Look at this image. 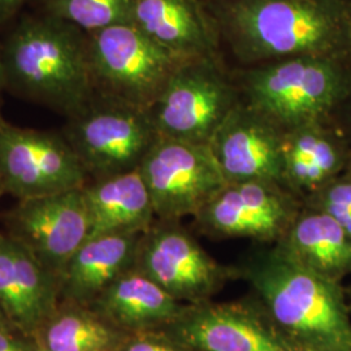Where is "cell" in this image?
<instances>
[{
    "instance_id": "obj_1",
    "label": "cell",
    "mask_w": 351,
    "mask_h": 351,
    "mask_svg": "<svg viewBox=\"0 0 351 351\" xmlns=\"http://www.w3.org/2000/svg\"><path fill=\"white\" fill-rule=\"evenodd\" d=\"M223 38L242 63L335 55L346 40L339 0H204Z\"/></svg>"
},
{
    "instance_id": "obj_2",
    "label": "cell",
    "mask_w": 351,
    "mask_h": 351,
    "mask_svg": "<svg viewBox=\"0 0 351 351\" xmlns=\"http://www.w3.org/2000/svg\"><path fill=\"white\" fill-rule=\"evenodd\" d=\"M274 326L294 351H351V320L339 282L290 259L280 249L247 268Z\"/></svg>"
},
{
    "instance_id": "obj_3",
    "label": "cell",
    "mask_w": 351,
    "mask_h": 351,
    "mask_svg": "<svg viewBox=\"0 0 351 351\" xmlns=\"http://www.w3.org/2000/svg\"><path fill=\"white\" fill-rule=\"evenodd\" d=\"M0 59L4 82L69 116L95 95L88 34L50 14L19 24Z\"/></svg>"
},
{
    "instance_id": "obj_4",
    "label": "cell",
    "mask_w": 351,
    "mask_h": 351,
    "mask_svg": "<svg viewBox=\"0 0 351 351\" xmlns=\"http://www.w3.org/2000/svg\"><path fill=\"white\" fill-rule=\"evenodd\" d=\"M249 106L282 130L320 123L349 88L335 55L297 56L255 65L242 75Z\"/></svg>"
},
{
    "instance_id": "obj_5",
    "label": "cell",
    "mask_w": 351,
    "mask_h": 351,
    "mask_svg": "<svg viewBox=\"0 0 351 351\" xmlns=\"http://www.w3.org/2000/svg\"><path fill=\"white\" fill-rule=\"evenodd\" d=\"M88 51L99 94L149 111L176 69L189 60L158 45L134 24L88 33Z\"/></svg>"
},
{
    "instance_id": "obj_6",
    "label": "cell",
    "mask_w": 351,
    "mask_h": 351,
    "mask_svg": "<svg viewBox=\"0 0 351 351\" xmlns=\"http://www.w3.org/2000/svg\"><path fill=\"white\" fill-rule=\"evenodd\" d=\"M159 138L149 110L94 95L73 116L65 139L94 180L139 168Z\"/></svg>"
},
{
    "instance_id": "obj_7",
    "label": "cell",
    "mask_w": 351,
    "mask_h": 351,
    "mask_svg": "<svg viewBox=\"0 0 351 351\" xmlns=\"http://www.w3.org/2000/svg\"><path fill=\"white\" fill-rule=\"evenodd\" d=\"M239 101L216 59H189L171 75L151 107L159 137L208 145Z\"/></svg>"
},
{
    "instance_id": "obj_8",
    "label": "cell",
    "mask_w": 351,
    "mask_h": 351,
    "mask_svg": "<svg viewBox=\"0 0 351 351\" xmlns=\"http://www.w3.org/2000/svg\"><path fill=\"white\" fill-rule=\"evenodd\" d=\"M139 172L162 221L197 216L228 184L208 145L164 137L152 145Z\"/></svg>"
},
{
    "instance_id": "obj_9",
    "label": "cell",
    "mask_w": 351,
    "mask_h": 351,
    "mask_svg": "<svg viewBox=\"0 0 351 351\" xmlns=\"http://www.w3.org/2000/svg\"><path fill=\"white\" fill-rule=\"evenodd\" d=\"M88 175L65 137L0 125V188L27 199L84 188Z\"/></svg>"
},
{
    "instance_id": "obj_10",
    "label": "cell",
    "mask_w": 351,
    "mask_h": 351,
    "mask_svg": "<svg viewBox=\"0 0 351 351\" xmlns=\"http://www.w3.org/2000/svg\"><path fill=\"white\" fill-rule=\"evenodd\" d=\"M10 236L62 278L75 251L88 239L84 188L20 199L8 215Z\"/></svg>"
},
{
    "instance_id": "obj_11",
    "label": "cell",
    "mask_w": 351,
    "mask_h": 351,
    "mask_svg": "<svg viewBox=\"0 0 351 351\" xmlns=\"http://www.w3.org/2000/svg\"><path fill=\"white\" fill-rule=\"evenodd\" d=\"M176 221L151 226L141 237L134 268L178 301L202 303L224 280L223 269Z\"/></svg>"
},
{
    "instance_id": "obj_12",
    "label": "cell",
    "mask_w": 351,
    "mask_h": 351,
    "mask_svg": "<svg viewBox=\"0 0 351 351\" xmlns=\"http://www.w3.org/2000/svg\"><path fill=\"white\" fill-rule=\"evenodd\" d=\"M287 188L268 181L228 182L197 215L207 230L226 237L280 239L297 216Z\"/></svg>"
},
{
    "instance_id": "obj_13",
    "label": "cell",
    "mask_w": 351,
    "mask_h": 351,
    "mask_svg": "<svg viewBox=\"0 0 351 351\" xmlns=\"http://www.w3.org/2000/svg\"><path fill=\"white\" fill-rule=\"evenodd\" d=\"M282 138L280 126L239 99L208 147L226 182L268 181L282 185Z\"/></svg>"
},
{
    "instance_id": "obj_14",
    "label": "cell",
    "mask_w": 351,
    "mask_h": 351,
    "mask_svg": "<svg viewBox=\"0 0 351 351\" xmlns=\"http://www.w3.org/2000/svg\"><path fill=\"white\" fill-rule=\"evenodd\" d=\"M60 298V278L23 243L0 233V310L10 326L37 339Z\"/></svg>"
},
{
    "instance_id": "obj_15",
    "label": "cell",
    "mask_w": 351,
    "mask_h": 351,
    "mask_svg": "<svg viewBox=\"0 0 351 351\" xmlns=\"http://www.w3.org/2000/svg\"><path fill=\"white\" fill-rule=\"evenodd\" d=\"M167 329L193 351H294L275 326L233 304H191Z\"/></svg>"
},
{
    "instance_id": "obj_16",
    "label": "cell",
    "mask_w": 351,
    "mask_h": 351,
    "mask_svg": "<svg viewBox=\"0 0 351 351\" xmlns=\"http://www.w3.org/2000/svg\"><path fill=\"white\" fill-rule=\"evenodd\" d=\"M132 24L182 59H216L220 36L204 0H137Z\"/></svg>"
},
{
    "instance_id": "obj_17",
    "label": "cell",
    "mask_w": 351,
    "mask_h": 351,
    "mask_svg": "<svg viewBox=\"0 0 351 351\" xmlns=\"http://www.w3.org/2000/svg\"><path fill=\"white\" fill-rule=\"evenodd\" d=\"M88 307L128 335L167 328L189 308L136 268L114 280Z\"/></svg>"
},
{
    "instance_id": "obj_18",
    "label": "cell",
    "mask_w": 351,
    "mask_h": 351,
    "mask_svg": "<svg viewBox=\"0 0 351 351\" xmlns=\"http://www.w3.org/2000/svg\"><path fill=\"white\" fill-rule=\"evenodd\" d=\"M143 233H112L88 237L75 251L60 278V297L90 306L114 280L136 265Z\"/></svg>"
},
{
    "instance_id": "obj_19",
    "label": "cell",
    "mask_w": 351,
    "mask_h": 351,
    "mask_svg": "<svg viewBox=\"0 0 351 351\" xmlns=\"http://www.w3.org/2000/svg\"><path fill=\"white\" fill-rule=\"evenodd\" d=\"M88 237L112 233H145L155 217L150 193L139 168L94 180L84 186Z\"/></svg>"
},
{
    "instance_id": "obj_20",
    "label": "cell",
    "mask_w": 351,
    "mask_h": 351,
    "mask_svg": "<svg viewBox=\"0 0 351 351\" xmlns=\"http://www.w3.org/2000/svg\"><path fill=\"white\" fill-rule=\"evenodd\" d=\"M277 249L326 280L351 274V237L339 223L316 208L297 213Z\"/></svg>"
},
{
    "instance_id": "obj_21",
    "label": "cell",
    "mask_w": 351,
    "mask_h": 351,
    "mask_svg": "<svg viewBox=\"0 0 351 351\" xmlns=\"http://www.w3.org/2000/svg\"><path fill=\"white\" fill-rule=\"evenodd\" d=\"M345 163L339 139L322 121L284 130L282 185L290 191L313 194L335 180Z\"/></svg>"
},
{
    "instance_id": "obj_22",
    "label": "cell",
    "mask_w": 351,
    "mask_h": 351,
    "mask_svg": "<svg viewBox=\"0 0 351 351\" xmlns=\"http://www.w3.org/2000/svg\"><path fill=\"white\" fill-rule=\"evenodd\" d=\"M128 337L88 306L66 302L37 339L51 351H117Z\"/></svg>"
},
{
    "instance_id": "obj_23",
    "label": "cell",
    "mask_w": 351,
    "mask_h": 351,
    "mask_svg": "<svg viewBox=\"0 0 351 351\" xmlns=\"http://www.w3.org/2000/svg\"><path fill=\"white\" fill-rule=\"evenodd\" d=\"M137 0H46L47 14L88 33L132 24Z\"/></svg>"
},
{
    "instance_id": "obj_24",
    "label": "cell",
    "mask_w": 351,
    "mask_h": 351,
    "mask_svg": "<svg viewBox=\"0 0 351 351\" xmlns=\"http://www.w3.org/2000/svg\"><path fill=\"white\" fill-rule=\"evenodd\" d=\"M313 208L332 216L351 237V175L336 177L311 194Z\"/></svg>"
},
{
    "instance_id": "obj_25",
    "label": "cell",
    "mask_w": 351,
    "mask_h": 351,
    "mask_svg": "<svg viewBox=\"0 0 351 351\" xmlns=\"http://www.w3.org/2000/svg\"><path fill=\"white\" fill-rule=\"evenodd\" d=\"M117 351H193L171 339L154 332H141L128 335Z\"/></svg>"
},
{
    "instance_id": "obj_26",
    "label": "cell",
    "mask_w": 351,
    "mask_h": 351,
    "mask_svg": "<svg viewBox=\"0 0 351 351\" xmlns=\"http://www.w3.org/2000/svg\"><path fill=\"white\" fill-rule=\"evenodd\" d=\"M38 339L13 328L0 329V351H37Z\"/></svg>"
},
{
    "instance_id": "obj_27",
    "label": "cell",
    "mask_w": 351,
    "mask_h": 351,
    "mask_svg": "<svg viewBox=\"0 0 351 351\" xmlns=\"http://www.w3.org/2000/svg\"><path fill=\"white\" fill-rule=\"evenodd\" d=\"M25 0H0V20H7L17 12Z\"/></svg>"
},
{
    "instance_id": "obj_28",
    "label": "cell",
    "mask_w": 351,
    "mask_h": 351,
    "mask_svg": "<svg viewBox=\"0 0 351 351\" xmlns=\"http://www.w3.org/2000/svg\"><path fill=\"white\" fill-rule=\"evenodd\" d=\"M346 43L349 45L351 50V5L348 8L346 14Z\"/></svg>"
},
{
    "instance_id": "obj_29",
    "label": "cell",
    "mask_w": 351,
    "mask_h": 351,
    "mask_svg": "<svg viewBox=\"0 0 351 351\" xmlns=\"http://www.w3.org/2000/svg\"><path fill=\"white\" fill-rule=\"evenodd\" d=\"M8 326H10V324H8L5 316L3 315L1 310H0V329H1V328H8ZM10 328H11V326H10Z\"/></svg>"
},
{
    "instance_id": "obj_30",
    "label": "cell",
    "mask_w": 351,
    "mask_h": 351,
    "mask_svg": "<svg viewBox=\"0 0 351 351\" xmlns=\"http://www.w3.org/2000/svg\"><path fill=\"white\" fill-rule=\"evenodd\" d=\"M37 351H51V350H49V349H47V348H46V346H45V345H43V343H42V342H40V341H39V339H38Z\"/></svg>"
},
{
    "instance_id": "obj_31",
    "label": "cell",
    "mask_w": 351,
    "mask_h": 351,
    "mask_svg": "<svg viewBox=\"0 0 351 351\" xmlns=\"http://www.w3.org/2000/svg\"><path fill=\"white\" fill-rule=\"evenodd\" d=\"M4 82V75H3V66H1V59H0V88Z\"/></svg>"
}]
</instances>
